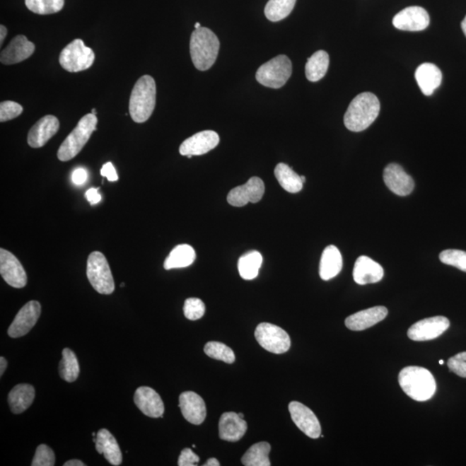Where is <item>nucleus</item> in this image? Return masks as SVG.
<instances>
[{"label":"nucleus","mask_w":466,"mask_h":466,"mask_svg":"<svg viewBox=\"0 0 466 466\" xmlns=\"http://www.w3.org/2000/svg\"><path fill=\"white\" fill-rule=\"evenodd\" d=\"M88 171L83 168H78L73 172L72 182L77 186L83 185L88 181Z\"/></svg>","instance_id":"nucleus-45"},{"label":"nucleus","mask_w":466,"mask_h":466,"mask_svg":"<svg viewBox=\"0 0 466 466\" xmlns=\"http://www.w3.org/2000/svg\"><path fill=\"white\" fill-rule=\"evenodd\" d=\"M35 389L30 385H18L11 390L8 395L11 412L19 414L25 412L33 404L35 399Z\"/></svg>","instance_id":"nucleus-28"},{"label":"nucleus","mask_w":466,"mask_h":466,"mask_svg":"<svg viewBox=\"0 0 466 466\" xmlns=\"http://www.w3.org/2000/svg\"><path fill=\"white\" fill-rule=\"evenodd\" d=\"M23 108L21 104L14 101H3L0 104V122H6L21 115Z\"/></svg>","instance_id":"nucleus-41"},{"label":"nucleus","mask_w":466,"mask_h":466,"mask_svg":"<svg viewBox=\"0 0 466 466\" xmlns=\"http://www.w3.org/2000/svg\"><path fill=\"white\" fill-rule=\"evenodd\" d=\"M265 191L264 183L260 177H252L244 185L235 187L227 195L230 205L237 207L244 206L248 203L260 202Z\"/></svg>","instance_id":"nucleus-12"},{"label":"nucleus","mask_w":466,"mask_h":466,"mask_svg":"<svg viewBox=\"0 0 466 466\" xmlns=\"http://www.w3.org/2000/svg\"><path fill=\"white\" fill-rule=\"evenodd\" d=\"M98 119L96 115L88 113L82 117L76 127L66 136L57 151V158L62 162H68L80 153L96 131Z\"/></svg>","instance_id":"nucleus-5"},{"label":"nucleus","mask_w":466,"mask_h":466,"mask_svg":"<svg viewBox=\"0 0 466 466\" xmlns=\"http://www.w3.org/2000/svg\"><path fill=\"white\" fill-rule=\"evenodd\" d=\"M449 327L450 321L445 317H431L414 323L409 329L408 336L414 342H428L443 334Z\"/></svg>","instance_id":"nucleus-10"},{"label":"nucleus","mask_w":466,"mask_h":466,"mask_svg":"<svg viewBox=\"0 0 466 466\" xmlns=\"http://www.w3.org/2000/svg\"><path fill=\"white\" fill-rule=\"evenodd\" d=\"M415 80L423 95L431 96L440 87L442 82V73L436 65L426 62L418 66L415 71Z\"/></svg>","instance_id":"nucleus-25"},{"label":"nucleus","mask_w":466,"mask_h":466,"mask_svg":"<svg viewBox=\"0 0 466 466\" xmlns=\"http://www.w3.org/2000/svg\"><path fill=\"white\" fill-rule=\"evenodd\" d=\"M64 465V466H85V464L83 463V462H81L80 460H73L66 461Z\"/></svg>","instance_id":"nucleus-49"},{"label":"nucleus","mask_w":466,"mask_h":466,"mask_svg":"<svg viewBox=\"0 0 466 466\" xmlns=\"http://www.w3.org/2000/svg\"><path fill=\"white\" fill-rule=\"evenodd\" d=\"M99 187L98 189L92 187V189L86 192L85 197L91 206L96 205L101 201V194L99 193Z\"/></svg>","instance_id":"nucleus-46"},{"label":"nucleus","mask_w":466,"mask_h":466,"mask_svg":"<svg viewBox=\"0 0 466 466\" xmlns=\"http://www.w3.org/2000/svg\"><path fill=\"white\" fill-rule=\"evenodd\" d=\"M7 35V29L3 25H0V45H2Z\"/></svg>","instance_id":"nucleus-47"},{"label":"nucleus","mask_w":466,"mask_h":466,"mask_svg":"<svg viewBox=\"0 0 466 466\" xmlns=\"http://www.w3.org/2000/svg\"><path fill=\"white\" fill-rule=\"evenodd\" d=\"M35 45L23 35H18L10 42L6 49L0 54V62L4 65H13L25 61L33 56Z\"/></svg>","instance_id":"nucleus-19"},{"label":"nucleus","mask_w":466,"mask_h":466,"mask_svg":"<svg viewBox=\"0 0 466 466\" xmlns=\"http://www.w3.org/2000/svg\"><path fill=\"white\" fill-rule=\"evenodd\" d=\"M199 458L190 448L183 449L179 457V466H194L199 463Z\"/></svg>","instance_id":"nucleus-43"},{"label":"nucleus","mask_w":466,"mask_h":466,"mask_svg":"<svg viewBox=\"0 0 466 466\" xmlns=\"http://www.w3.org/2000/svg\"><path fill=\"white\" fill-rule=\"evenodd\" d=\"M93 115H97L96 110L95 108L92 109Z\"/></svg>","instance_id":"nucleus-53"},{"label":"nucleus","mask_w":466,"mask_h":466,"mask_svg":"<svg viewBox=\"0 0 466 466\" xmlns=\"http://www.w3.org/2000/svg\"><path fill=\"white\" fill-rule=\"evenodd\" d=\"M179 408L183 417L192 424L201 425L206 417L204 400L197 393L187 391L180 395Z\"/></svg>","instance_id":"nucleus-20"},{"label":"nucleus","mask_w":466,"mask_h":466,"mask_svg":"<svg viewBox=\"0 0 466 466\" xmlns=\"http://www.w3.org/2000/svg\"><path fill=\"white\" fill-rule=\"evenodd\" d=\"M87 276L92 287L101 295H111L115 284L107 258L100 252L90 254L88 260Z\"/></svg>","instance_id":"nucleus-7"},{"label":"nucleus","mask_w":466,"mask_h":466,"mask_svg":"<svg viewBox=\"0 0 466 466\" xmlns=\"http://www.w3.org/2000/svg\"><path fill=\"white\" fill-rule=\"evenodd\" d=\"M120 286H121V287H122V288H124V286H125V284H124V283H122V284H121V285H120Z\"/></svg>","instance_id":"nucleus-56"},{"label":"nucleus","mask_w":466,"mask_h":466,"mask_svg":"<svg viewBox=\"0 0 466 466\" xmlns=\"http://www.w3.org/2000/svg\"><path fill=\"white\" fill-rule=\"evenodd\" d=\"M343 267V258L339 250L334 245H329L324 250L320 262V276L324 281L338 276Z\"/></svg>","instance_id":"nucleus-27"},{"label":"nucleus","mask_w":466,"mask_h":466,"mask_svg":"<svg viewBox=\"0 0 466 466\" xmlns=\"http://www.w3.org/2000/svg\"><path fill=\"white\" fill-rule=\"evenodd\" d=\"M292 74V62L284 54H280L260 66L256 79L264 87L281 88L287 83Z\"/></svg>","instance_id":"nucleus-6"},{"label":"nucleus","mask_w":466,"mask_h":466,"mask_svg":"<svg viewBox=\"0 0 466 466\" xmlns=\"http://www.w3.org/2000/svg\"><path fill=\"white\" fill-rule=\"evenodd\" d=\"M429 15L424 8L409 6L395 16L393 25L395 28L407 31H421L428 28Z\"/></svg>","instance_id":"nucleus-16"},{"label":"nucleus","mask_w":466,"mask_h":466,"mask_svg":"<svg viewBox=\"0 0 466 466\" xmlns=\"http://www.w3.org/2000/svg\"><path fill=\"white\" fill-rule=\"evenodd\" d=\"M59 373L65 381L73 383L79 377L80 366L74 352L65 348L62 351V359L59 364Z\"/></svg>","instance_id":"nucleus-34"},{"label":"nucleus","mask_w":466,"mask_h":466,"mask_svg":"<svg viewBox=\"0 0 466 466\" xmlns=\"http://www.w3.org/2000/svg\"><path fill=\"white\" fill-rule=\"evenodd\" d=\"M194 27H195V29L201 28V27H202V26H201V23H195Z\"/></svg>","instance_id":"nucleus-52"},{"label":"nucleus","mask_w":466,"mask_h":466,"mask_svg":"<svg viewBox=\"0 0 466 466\" xmlns=\"http://www.w3.org/2000/svg\"><path fill=\"white\" fill-rule=\"evenodd\" d=\"M25 6L34 13L49 15L60 11L64 6V0H25Z\"/></svg>","instance_id":"nucleus-36"},{"label":"nucleus","mask_w":466,"mask_h":466,"mask_svg":"<svg viewBox=\"0 0 466 466\" xmlns=\"http://www.w3.org/2000/svg\"><path fill=\"white\" fill-rule=\"evenodd\" d=\"M95 60L93 50L86 46L80 38L66 45L59 57V62L62 69L70 73L84 71L91 68Z\"/></svg>","instance_id":"nucleus-8"},{"label":"nucleus","mask_w":466,"mask_h":466,"mask_svg":"<svg viewBox=\"0 0 466 466\" xmlns=\"http://www.w3.org/2000/svg\"><path fill=\"white\" fill-rule=\"evenodd\" d=\"M134 402L141 412L151 418L163 417L164 404L160 395L150 387H139L134 395Z\"/></svg>","instance_id":"nucleus-21"},{"label":"nucleus","mask_w":466,"mask_h":466,"mask_svg":"<svg viewBox=\"0 0 466 466\" xmlns=\"http://www.w3.org/2000/svg\"><path fill=\"white\" fill-rule=\"evenodd\" d=\"M156 100V86L153 77L144 76L133 87L129 112L136 123H144L150 119L154 112Z\"/></svg>","instance_id":"nucleus-3"},{"label":"nucleus","mask_w":466,"mask_h":466,"mask_svg":"<svg viewBox=\"0 0 466 466\" xmlns=\"http://www.w3.org/2000/svg\"><path fill=\"white\" fill-rule=\"evenodd\" d=\"M0 274L8 284L22 289L27 284V275L21 262L13 253L0 249Z\"/></svg>","instance_id":"nucleus-13"},{"label":"nucleus","mask_w":466,"mask_h":466,"mask_svg":"<svg viewBox=\"0 0 466 466\" xmlns=\"http://www.w3.org/2000/svg\"><path fill=\"white\" fill-rule=\"evenodd\" d=\"M95 448L100 454H103L105 459L112 465L122 463V453L115 436L107 429H100L97 433Z\"/></svg>","instance_id":"nucleus-26"},{"label":"nucleus","mask_w":466,"mask_h":466,"mask_svg":"<svg viewBox=\"0 0 466 466\" xmlns=\"http://www.w3.org/2000/svg\"><path fill=\"white\" fill-rule=\"evenodd\" d=\"M301 180H303V183L306 182V177L305 176H301Z\"/></svg>","instance_id":"nucleus-54"},{"label":"nucleus","mask_w":466,"mask_h":466,"mask_svg":"<svg viewBox=\"0 0 466 466\" xmlns=\"http://www.w3.org/2000/svg\"><path fill=\"white\" fill-rule=\"evenodd\" d=\"M257 342L266 351L283 354L291 348V340L283 328L270 323L258 325L255 331Z\"/></svg>","instance_id":"nucleus-9"},{"label":"nucleus","mask_w":466,"mask_h":466,"mask_svg":"<svg viewBox=\"0 0 466 466\" xmlns=\"http://www.w3.org/2000/svg\"><path fill=\"white\" fill-rule=\"evenodd\" d=\"M388 309L385 307H374L354 313L346 320V326L352 331H363L375 326L386 318Z\"/></svg>","instance_id":"nucleus-24"},{"label":"nucleus","mask_w":466,"mask_h":466,"mask_svg":"<svg viewBox=\"0 0 466 466\" xmlns=\"http://www.w3.org/2000/svg\"><path fill=\"white\" fill-rule=\"evenodd\" d=\"M329 62H330V59H329L328 54L324 50H319L313 54L310 58L308 59L306 66H305L307 79L312 82L322 79L327 72Z\"/></svg>","instance_id":"nucleus-31"},{"label":"nucleus","mask_w":466,"mask_h":466,"mask_svg":"<svg viewBox=\"0 0 466 466\" xmlns=\"http://www.w3.org/2000/svg\"><path fill=\"white\" fill-rule=\"evenodd\" d=\"M238 415H240V417L244 419V414H243L242 413L238 414Z\"/></svg>","instance_id":"nucleus-55"},{"label":"nucleus","mask_w":466,"mask_h":466,"mask_svg":"<svg viewBox=\"0 0 466 466\" xmlns=\"http://www.w3.org/2000/svg\"><path fill=\"white\" fill-rule=\"evenodd\" d=\"M197 258V253L189 245H180L172 250L170 255L164 262L163 267L166 270L189 267Z\"/></svg>","instance_id":"nucleus-29"},{"label":"nucleus","mask_w":466,"mask_h":466,"mask_svg":"<svg viewBox=\"0 0 466 466\" xmlns=\"http://www.w3.org/2000/svg\"><path fill=\"white\" fill-rule=\"evenodd\" d=\"M438 363H440L441 364H443V363H444V361H443V360H441V361L438 362Z\"/></svg>","instance_id":"nucleus-57"},{"label":"nucleus","mask_w":466,"mask_h":466,"mask_svg":"<svg viewBox=\"0 0 466 466\" xmlns=\"http://www.w3.org/2000/svg\"><path fill=\"white\" fill-rule=\"evenodd\" d=\"M247 423L238 414L227 412L221 415L219 423V437L221 440L236 442L244 437Z\"/></svg>","instance_id":"nucleus-22"},{"label":"nucleus","mask_w":466,"mask_h":466,"mask_svg":"<svg viewBox=\"0 0 466 466\" xmlns=\"http://www.w3.org/2000/svg\"><path fill=\"white\" fill-rule=\"evenodd\" d=\"M59 128L60 122L56 116L47 115L42 117L29 132L27 139L29 146L34 148L45 146L57 134Z\"/></svg>","instance_id":"nucleus-18"},{"label":"nucleus","mask_w":466,"mask_h":466,"mask_svg":"<svg viewBox=\"0 0 466 466\" xmlns=\"http://www.w3.org/2000/svg\"><path fill=\"white\" fill-rule=\"evenodd\" d=\"M296 0H269L265 6L266 18L272 22H278L287 18L295 7Z\"/></svg>","instance_id":"nucleus-35"},{"label":"nucleus","mask_w":466,"mask_h":466,"mask_svg":"<svg viewBox=\"0 0 466 466\" xmlns=\"http://www.w3.org/2000/svg\"><path fill=\"white\" fill-rule=\"evenodd\" d=\"M183 311L187 319L190 320H199L205 315V304L201 299L189 298L184 303Z\"/></svg>","instance_id":"nucleus-39"},{"label":"nucleus","mask_w":466,"mask_h":466,"mask_svg":"<svg viewBox=\"0 0 466 466\" xmlns=\"http://www.w3.org/2000/svg\"><path fill=\"white\" fill-rule=\"evenodd\" d=\"M219 38L206 27L195 29L190 38V54L192 62L199 71H206L216 62L219 54Z\"/></svg>","instance_id":"nucleus-4"},{"label":"nucleus","mask_w":466,"mask_h":466,"mask_svg":"<svg viewBox=\"0 0 466 466\" xmlns=\"http://www.w3.org/2000/svg\"><path fill=\"white\" fill-rule=\"evenodd\" d=\"M100 174L108 180L109 182H117L119 180L115 166L111 162L105 163L101 168Z\"/></svg>","instance_id":"nucleus-44"},{"label":"nucleus","mask_w":466,"mask_h":466,"mask_svg":"<svg viewBox=\"0 0 466 466\" xmlns=\"http://www.w3.org/2000/svg\"><path fill=\"white\" fill-rule=\"evenodd\" d=\"M7 367V361L5 358H0V375H3L4 372L6 371Z\"/></svg>","instance_id":"nucleus-48"},{"label":"nucleus","mask_w":466,"mask_h":466,"mask_svg":"<svg viewBox=\"0 0 466 466\" xmlns=\"http://www.w3.org/2000/svg\"><path fill=\"white\" fill-rule=\"evenodd\" d=\"M56 462V456L49 446L40 445L37 448L36 454L31 465L33 466H53Z\"/></svg>","instance_id":"nucleus-40"},{"label":"nucleus","mask_w":466,"mask_h":466,"mask_svg":"<svg viewBox=\"0 0 466 466\" xmlns=\"http://www.w3.org/2000/svg\"><path fill=\"white\" fill-rule=\"evenodd\" d=\"M221 464H219V462L218 460L215 459V458H211V459H209L206 462V464L204 466H219Z\"/></svg>","instance_id":"nucleus-50"},{"label":"nucleus","mask_w":466,"mask_h":466,"mask_svg":"<svg viewBox=\"0 0 466 466\" xmlns=\"http://www.w3.org/2000/svg\"><path fill=\"white\" fill-rule=\"evenodd\" d=\"M461 28H462V30H463L465 36L466 37V16H465V18H464V21H462V23H461Z\"/></svg>","instance_id":"nucleus-51"},{"label":"nucleus","mask_w":466,"mask_h":466,"mask_svg":"<svg viewBox=\"0 0 466 466\" xmlns=\"http://www.w3.org/2000/svg\"><path fill=\"white\" fill-rule=\"evenodd\" d=\"M383 181L394 194L407 197L414 189V179L397 163H390L383 171Z\"/></svg>","instance_id":"nucleus-17"},{"label":"nucleus","mask_w":466,"mask_h":466,"mask_svg":"<svg viewBox=\"0 0 466 466\" xmlns=\"http://www.w3.org/2000/svg\"><path fill=\"white\" fill-rule=\"evenodd\" d=\"M385 272L381 265L366 256L359 257L355 262L354 279L359 285L378 283Z\"/></svg>","instance_id":"nucleus-23"},{"label":"nucleus","mask_w":466,"mask_h":466,"mask_svg":"<svg viewBox=\"0 0 466 466\" xmlns=\"http://www.w3.org/2000/svg\"><path fill=\"white\" fill-rule=\"evenodd\" d=\"M40 315V303L36 301H29L16 315L13 323L8 329V335L13 339L26 335L37 324Z\"/></svg>","instance_id":"nucleus-11"},{"label":"nucleus","mask_w":466,"mask_h":466,"mask_svg":"<svg viewBox=\"0 0 466 466\" xmlns=\"http://www.w3.org/2000/svg\"><path fill=\"white\" fill-rule=\"evenodd\" d=\"M380 112V101L372 93L366 92L356 96L344 116L348 130L360 132L369 128Z\"/></svg>","instance_id":"nucleus-1"},{"label":"nucleus","mask_w":466,"mask_h":466,"mask_svg":"<svg viewBox=\"0 0 466 466\" xmlns=\"http://www.w3.org/2000/svg\"><path fill=\"white\" fill-rule=\"evenodd\" d=\"M449 370L461 378H466V351L450 358L448 362Z\"/></svg>","instance_id":"nucleus-42"},{"label":"nucleus","mask_w":466,"mask_h":466,"mask_svg":"<svg viewBox=\"0 0 466 466\" xmlns=\"http://www.w3.org/2000/svg\"><path fill=\"white\" fill-rule=\"evenodd\" d=\"M219 143V136L214 131H203L197 133L184 141L180 146L179 151L182 156L191 158L193 156L206 154Z\"/></svg>","instance_id":"nucleus-15"},{"label":"nucleus","mask_w":466,"mask_h":466,"mask_svg":"<svg viewBox=\"0 0 466 466\" xmlns=\"http://www.w3.org/2000/svg\"><path fill=\"white\" fill-rule=\"evenodd\" d=\"M272 446L268 442L262 441L250 446L242 458V463L245 466H269V454Z\"/></svg>","instance_id":"nucleus-33"},{"label":"nucleus","mask_w":466,"mask_h":466,"mask_svg":"<svg viewBox=\"0 0 466 466\" xmlns=\"http://www.w3.org/2000/svg\"><path fill=\"white\" fill-rule=\"evenodd\" d=\"M275 175L284 190L289 193H298L303 187L301 176L297 175L288 164L278 163L275 168Z\"/></svg>","instance_id":"nucleus-30"},{"label":"nucleus","mask_w":466,"mask_h":466,"mask_svg":"<svg viewBox=\"0 0 466 466\" xmlns=\"http://www.w3.org/2000/svg\"><path fill=\"white\" fill-rule=\"evenodd\" d=\"M289 410L293 421L307 436L317 438L321 436L318 418L307 406L298 402H292L289 403Z\"/></svg>","instance_id":"nucleus-14"},{"label":"nucleus","mask_w":466,"mask_h":466,"mask_svg":"<svg viewBox=\"0 0 466 466\" xmlns=\"http://www.w3.org/2000/svg\"><path fill=\"white\" fill-rule=\"evenodd\" d=\"M398 379L402 390L414 401H429L436 392V379L425 368L406 367L399 373Z\"/></svg>","instance_id":"nucleus-2"},{"label":"nucleus","mask_w":466,"mask_h":466,"mask_svg":"<svg viewBox=\"0 0 466 466\" xmlns=\"http://www.w3.org/2000/svg\"><path fill=\"white\" fill-rule=\"evenodd\" d=\"M440 260L466 272V252L460 250H445L440 254Z\"/></svg>","instance_id":"nucleus-38"},{"label":"nucleus","mask_w":466,"mask_h":466,"mask_svg":"<svg viewBox=\"0 0 466 466\" xmlns=\"http://www.w3.org/2000/svg\"><path fill=\"white\" fill-rule=\"evenodd\" d=\"M205 354L209 357L221 360L226 363H233L235 361L234 352L230 347L221 342H209L204 347Z\"/></svg>","instance_id":"nucleus-37"},{"label":"nucleus","mask_w":466,"mask_h":466,"mask_svg":"<svg viewBox=\"0 0 466 466\" xmlns=\"http://www.w3.org/2000/svg\"><path fill=\"white\" fill-rule=\"evenodd\" d=\"M262 262V257L257 250H252L243 255L238 264V272L243 279H255L260 272Z\"/></svg>","instance_id":"nucleus-32"}]
</instances>
